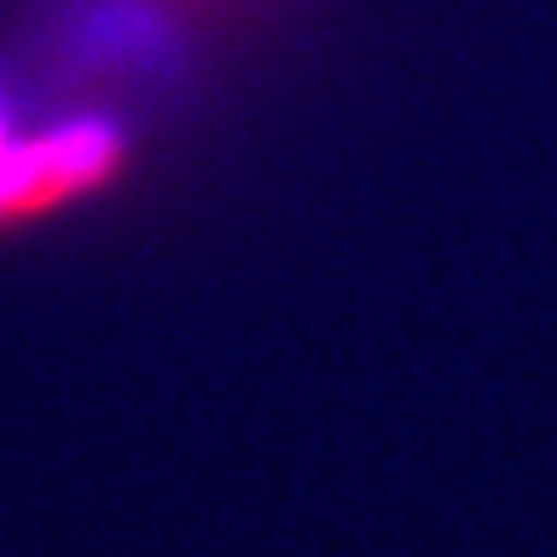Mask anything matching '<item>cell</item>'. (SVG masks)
<instances>
[{
    "label": "cell",
    "instance_id": "obj_1",
    "mask_svg": "<svg viewBox=\"0 0 557 557\" xmlns=\"http://www.w3.org/2000/svg\"><path fill=\"white\" fill-rule=\"evenodd\" d=\"M129 129L109 114H47L0 88V233L109 191L124 176Z\"/></svg>",
    "mask_w": 557,
    "mask_h": 557
}]
</instances>
